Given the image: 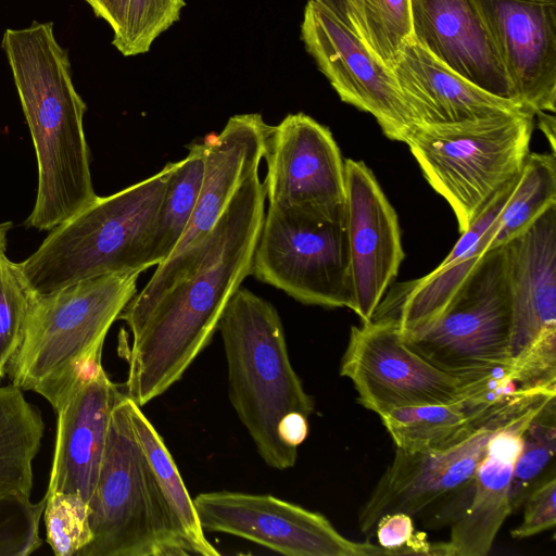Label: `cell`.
Returning a JSON list of instances; mask_svg holds the SVG:
<instances>
[{
  "label": "cell",
  "mask_w": 556,
  "mask_h": 556,
  "mask_svg": "<svg viewBox=\"0 0 556 556\" xmlns=\"http://www.w3.org/2000/svg\"><path fill=\"white\" fill-rule=\"evenodd\" d=\"M265 200L264 182L255 172L218 218L197 267L129 328L124 393L139 407L179 381L211 342L226 305L251 275Z\"/></svg>",
  "instance_id": "cell-1"
},
{
  "label": "cell",
  "mask_w": 556,
  "mask_h": 556,
  "mask_svg": "<svg viewBox=\"0 0 556 556\" xmlns=\"http://www.w3.org/2000/svg\"><path fill=\"white\" fill-rule=\"evenodd\" d=\"M5 53L33 139L38 188L25 226L51 230L89 205L97 194L90 173L83 118L87 105L72 81L67 51L53 23L8 28Z\"/></svg>",
  "instance_id": "cell-2"
},
{
  "label": "cell",
  "mask_w": 556,
  "mask_h": 556,
  "mask_svg": "<svg viewBox=\"0 0 556 556\" xmlns=\"http://www.w3.org/2000/svg\"><path fill=\"white\" fill-rule=\"evenodd\" d=\"M228 374L230 403L269 467L294 466L298 451L279 437L281 421L292 413L309 417L314 399L294 370L280 316L275 306L242 286L218 323Z\"/></svg>",
  "instance_id": "cell-3"
},
{
  "label": "cell",
  "mask_w": 556,
  "mask_h": 556,
  "mask_svg": "<svg viewBox=\"0 0 556 556\" xmlns=\"http://www.w3.org/2000/svg\"><path fill=\"white\" fill-rule=\"evenodd\" d=\"M140 273L101 275L36 294L8 375L55 410L92 361L112 324L137 293Z\"/></svg>",
  "instance_id": "cell-4"
},
{
  "label": "cell",
  "mask_w": 556,
  "mask_h": 556,
  "mask_svg": "<svg viewBox=\"0 0 556 556\" xmlns=\"http://www.w3.org/2000/svg\"><path fill=\"white\" fill-rule=\"evenodd\" d=\"M170 163L106 197L50 230L21 267L38 294L80 280L151 267L150 244Z\"/></svg>",
  "instance_id": "cell-5"
},
{
  "label": "cell",
  "mask_w": 556,
  "mask_h": 556,
  "mask_svg": "<svg viewBox=\"0 0 556 556\" xmlns=\"http://www.w3.org/2000/svg\"><path fill=\"white\" fill-rule=\"evenodd\" d=\"M534 113L527 109L452 124H415L406 143L424 177L464 232L516 179L529 154Z\"/></svg>",
  "instance_id": "cell-6"
},
{
  "label": "cell",
  "mask_w": 556,
  "mask_h": 556,
  "mask_svg": "<svg viewBox=\"0 0 556 556\" xmlns=\"http://www.w3.org/2000/svg\"><path fill=\"white\" fill-rule=\"evenodd\" d=\"M89 509L92 540L76 556L190 554L135 435L124 392L111 413Z\"/></svg>",
  "instance_id": "cell-7"
},
{
  "label": "cell",
  "mask_w": 556,
  "mask_h": 556,
  "mask_svg": "<svg viewBox=\"0 0 556 556\" xmlns=\"http://www.w3.org/2000/svg\"><path fill=\"white\" fill-rule=\"evenodd\" d=\"M251 275L302 304L353 311L345 211L323 215L268 206Z\"/></svg>",
  "instance_id": "cell-8"
},
{
  "label": "cell",
  "mask_w": 556,
  "mask_h": 556,
  "mask_svg": "<svg viewBox=\"0 0 556 556\" xmlns=\"http://www.w3.org/2000/svg\"><path fill=\"white\" fill-rule=\"evenodd\" d=\"M511 304L504 245L489 250L441 316L403 336L437 368L468 381L509 367Z\"/></svg>",
  "instance_id": "cell-9"
},
{
  "label": "cell",
  "mask_w": 556,
  "mask_h": 556,
  "mask_svg": "<svg viewBox=\"0 0 556 556\" xmlns=\"http://www.w3.org/2000/svg\"><path fill=\"white\" fill-rule=\"evenodd\" d=\"M271 126L258 113L231 116L219 134L204 139L201 189L189 225L172 255L156 266L118 319L132 327L170 287L198 265L208 236L242 182L258 172Z\"/></svg>",
  "instance_id": "cell-10"
},
{
  "label": "cell",
  "mask_w": 556,
  "mask_h": 556,
  "mask_svg": "<svg viewBox=\"0 0 556 556\" xmlns=\"http://www.w3.org/2000/svg\"><path fill=\"white\" fill-rule=\"evenodd\" d=\"M357 402L378 416L394 408L453 403L469 396L476 386L445 372L410 349L397 319L382 317L351 328L340 363Z\"/></svg>",
  "instance_id": "cell-11"
},
{
  "label": "cell",
  "mask_w": 556,
  "mask_h": 556,
  "mask_svg": "<svg viewBox=\"0 0 556 556\" xmlns=\"http://www.w3.org/2000/svg\"><path fill=\"white\" fill-rule=\"evenodd\" d=\"M193 503L204 531L239 536L287 556H391L380 545L343 536L323 514L269 494L204 492Z\"/></svg>",
  "instance_id": "cell-12"
},
{
  "label": "cell",
  "mask_w": 556,
  "mask_h": 556,
  "mask_svg": "<svg viewBox=\"0 0 556 556\" xmlns=\"http://www.w3.org/2000/svg\"><path fill=\"white\" fill-rule=\"evenodd\" d=\"M548 396L552 395H523L451 447L427 452L396 448L392 463L358 510L361 532L370 538L382 516L394 513L417 516L434 502L464 486L484 456L491 435Z\"/></svg>",
  "instance_id": "cell-13"
},
{
  "label": "cell",
  "mask_w": 556,
  "mask_h": 556,
  "mask_svg": "<svg viewBox=\"0 0 556 556\" xmlns=\"http://www.w3.org/2000/svg\"><path fill=\"white\" fill-rule=\"evenodd\" d=\"M302 40L342 101L371 114L391 140L415 125L391 70L378 61L323 0H308Z\"/></svg>",
  "instance_id": "cell-14"
},
{
  "label": "cell",
  "mask_w": 556,
  "mask_h": 556,
  "mask_svg": "<svg viewBox=\"0 0 556 556\" xmlns=\"http://www.w3.org/2000/svg\"><path fill=\"white\" fill-rule=\"evenodd\" d=\"M268 206L323 215L345 211V165L328 127L304 113L271 126L265 148Z\"/></svg>",
  "instance_id": "cell-15"
},
{
  "label": "cell",
  "mask_w": 556,
  "mask_h": 556,
  "mask_svg": "<svg viewBox=\"0 0 556 556\" xmlns=\"http://www.w3.org/2000/svg\"><path fill=\"white\" fill-rule=\"evenodd\" d=\"M344 165L353 312L366 323L396 278L404 251L396 212L371 169L352 159Z\"/></svg>",
  "instance_id": "cell-16"
},
{
  "label": "cell",
  "mask_w": 556,
  "mask_h": 556,
  "mask_svg": "<svg viewBox=\"0 0 556 556\" xmlns=\"http://www.w3.org/2000/svg\"><path fill=\"white\" fill-rule=\"evenodd\" d=\"M516 100L555 113L556 0H473Z\"/></svg>",
  "instance_id": "cell-17"
},
{
  "label": "cell",
  "mask_w": 556,
  "mask_h": 556,
  "mask_svg": "<svg viewBox=\"0 0 556 556\" xmlns=\"http://www.w3.org/2000/svg\"><path fill=\"white\" fill-rule=\"evenodd\" d=\"M101 358L83 370L54 410L56 437L47 493H72L89 503L112 409L122 391L109 378Z\"/></svg>",
  "instance_id": "cell-18"
},
{
  "label": "cell",
  "mask_w": 556,
  "mask_h": 556,
  "mask_svg": "<svg viewBox=\"0 0 556 556\" xmlns=\"http://www.w3.org/2000/svg\"><path fill=\"white\" fill-rule=\"evenodd\" d=\"M553 396L530 406L488 441L485 454L469 481V498L453 521L450 540L431 544V555L485 556L509 515L511 477L522 434L533 416Z\"/></svg>",
  "instance_id": "cell-19"
},
{
  "label": "cell",
  "mask_w": 556,
  "mask_h": 556,
  "mask_svg": "<svg viewBox=\"0 0 556 556\" xmlns=\"http://www.w3.org/2000/svg\"><path fill=\"white\" fill-rule=\"evenodd\" d=\"M410 22L412 39L438 61L481 89L518 102L473 0H410Z\"/></svg>",
  "instance_id": "cell-20"
},
{
  "label": "cell",
  "mask_w": 556,
  "mask_h": 556,
  "mask_svg": "<svg viewBox=\"0 0 556 556\" xmlns=\"http://www.w3.org/2000/svg\"><path fill=\"white\" fill-rule=\"evenodd\" d=\"M511 304L510 362L556 327V203L504 244Z\"/></svg>",
  "instance_id": "cell-21"
},
{
  "label": "cell",
  "mask_w": 556,
  "mask_h": 556,
  "mask_svg": "<svg viewBox=\"0 0 556 556\" xmlns=\"http://www.w3.org/2000/svg\"><path fill=\"white\" fill-rule=\"evenodd\" d=\"M391 72L415 124H452L526 109L468 81L412 38Z\"/></svg>",
  "instance_id": "cell-22"
},
{
  "label": "cell",
  "mask_w": 556,
  "mask_h": 556,
  "mask_svg": "<svg viewBox=\"0 0 556 556\" xmlns=\"http://www.w3.org/2000/svg\"><path fill=\"white\" fill-rule=\"evenodd\" d=\"M127 396V395H126ZM129 419L140 448L152 471L170 518L190 554L218 556L200 523L197 509L163 438L141 410L127 396Z\"/></svg>",
  "instance_id": "cell-23"
},
{
  "label": "cell",
  "mask_w": 556,
  "mask_h": 556,
  "mask_svg": "<svg viewBox=\"0 0 556 556\" xmlns=\"http://www.w3.org/2000/svg\"><path fill=\"white\" fill-rule=\"evenodd\" d=\"M43 433L42 415L23 390L12 382L0 386V494L30 495L33 462Z\"/></svg>",
  "instance_id": "cell-24"
},
{
  "label": "cell",
  "mask_w": 556,
  "mask_h": 556,
  "mask_svg": "<svg viewBox=\"0 0 556 556\" xmlns=\"http://www.w3.org/2000/svg\"><path fill=\"white\" fill-rule=\"evenodd\" d=\"M379 417L396 448L405 452L451 447L466 440L486 422H479L464 400L399 407Z\"/></svg>",
  "instance_id": "cell-25"
},
{
  "label": "cell",
  "mask_w": 556,
  "mask_h": 556,
  "mask_svg": "<svg viewBox=\"0 0 556 556\" xmlns=\"http://www.w3.org/2000/svg\"><path fill=\"white\" fill-rule=\"evenodd\" d=\"M188 151L182 160L170 163L154 223L149 252L150 266H157L172 255L195 208L203 175V140L189 144Z\"/></svg>",
  "instance_id": "cell-26"
},
{
  "label": "cell",
  "mask_w": 556,
  "mask_h": 556,
  "mask_svg": "<svg viewBox=\"0 0 556 556\" xmlns=\"http://www.w3.org/2000/svg\"><path fill=\"white\" fill-rule=\"evenodd\" d=\"M331 8L366 49L391 70L412 38L410 0H337Z\"/></svg>",
  "instance_id": "cell-27"
},
{
  "label": "cell",
  "mask_w": 556,
  "mask_h": 556,
  "mask_svg": "<svg viewBox=\"0 0 556 556\" xmlns=\"http://www.w3.org/2000/svg\"><path fill=\"white\" fill-rule=\"evenodd\" d=\"M556 203V156L527 155L515 188L497 217L488 251L504 245L523 231L544 210Z\"/></svg>",
  "instance_id": "cell-28"
},
{
  "label": "cell",
  "mask_w": 556,
  "mask_h": 556,
  "mask_svg": "<svg viewBox=\"0 0 556 556\" xmlns=\"http://www.w3.org/2000/svg\"><path fill=\"white\" fill-rule=\"evenodd\" d=\"M555 452L556 396L540 408L523 431L521 451L511 477L513 513L522 506L528 493L554 468L547 471Z\"/></svg>",
  "instance_id": "cell-29"
},
{
  "label": "cell",
  "mask_w": 556,
  "mask_h": 556,
  "mask_svg": "<svg viewBox=\"0 0 556 556\" xmlns=\"http://www.w3.org/2000/svg\"><path fill=\"white\" fill-rule=\"evenodd\" d=\"M36 294L21 264L0 252V380L21 346Z\"/></svg>",
  "instance_id": "cell-30"
},
{
  "label": "cell",
  "mask_w": 556,
  "mask_h": 556,
  "mask_svg": "<svg viewBox=\"0 0 556 556\" xmlns=\"http://www.w3.org/2000/svg\"><path fill=\"white\" fill-rule=\"evenodd\" d=\"M47 542L56 556H76L92 540L89 503L72 493H46Z\"/></svg>",
  "instance_id": "cell-31"
},
{
  "label": "cell",
  "mask_w": 556,
  "mask_h": 556,
  "mask_svg": "<svg viewBox=\"0 0 556 556\" xmlns=\"http://www.w3.org/2000/svg\"><path fill=\"white\" fill-rule=\"evenodd\" d=\"M184 0H128L124 28L112 45L125 56L146 53L179 20Z\"/></svg>",
  "instance_id": "cell-32"
},
{
  "label": "cell",
  "mask_w": 556,
  "mask_h": 556,
  "mask_svg": "<svg viewBox=\"0 0 556 556\" xmlns=\"http://www.w3.org/2000/svg\"><path fill=\"white\" fill-rule=\"evenodd\" d=\"M46 500V495L31 502L23 493L0 494V556H27L40 547Z\"/></svg>",
  "instance_id": "cell-33"
},
{
  "label": "cell",
  "mask_w": 556,
  "mask_h": 556,
  "mask_svg": "<svg viewBox=\"0 0 556 556\" xmlns=\"http://www.w3.org/2000/svg\"><path fill=\"white\" fill-rule=\"evenodd\" d=\"M508 372L520 389H556V327L544 330L514 358Z\"/></svg>",
  "instance_id": "cell-34"
},
{
  "label": "cell",
  "mask_w": 556,
  "mask_h": 556,
  "mask_svg": "<svg viewBox=\"0 0 556 556\" xmlns=\"http://www.w3.org/2000/svg\"><path fill=\"white\" fill-rule=\"evenodd\" d=\"M556 475L553 468L526 496L522 522L510 531L521 540L553 529L556 525Z\"/></svg>",
  "instance_id": "cell-35"
},
{
  "label": "cell",
  "mask_w": 556,
  "mask_h": 556,
  "mask_svg": "<svg viewBox=\"0 0 556 556\" xmlns=\"http://www.w3.org/2000/svg\"><path fill=\"white\" fill-rule=\"evenodd\" d=\"M375 534L379 545L390 555H431L427 535L415 531L413 517L405 513L382 516Z\"/></svg>",
  "instance_id": "cell-36"
},
{
  "label": "cell",
  "mask_w": 556,
  "mask_h": 556,
  "mask_svg": "<svg viewBox=\"0 0 556 556\" xmlns=\"http://www.w3.org/2000/svg\"><path fill=\"white\" fill-rule=\"evenodd\" d=\"M517 180L518 177L494 195L483 211L472 220L469 227L460 233V238L441 264H447L467 253L493 228Z\"/></svg>",
  "instance_id": "cell-37"
},
{
  "label": "cell",
  "mask_w": 556,
  "mask_h": 556,
  "mask_svg": "<svg viewBox=\"0 0 556 556\" xmlns=\"http://www.w3.org/2000/svg\"><path fill=\"white\" fill-rule=\"evenodd\" d=\"M92 9L94 15L104 20L111 26L114 37L121 35L126 12L128 0H84Z\"/></svg>",
  "instance_id": "cell-38"
},
{
  "label": "cell",
  "mask_w": 556,
  "mask_h": 556,
  "mask_svg": "<svg viewBox=\"0 0 556 556\" xmlns=\"http://www.w3.org/2000/svg\"><path fill=\"white\" fill-rule=\"evenodd\" d=\"M308 434V417L292 413L288 415L279 426V437L290 448L298 451L300 444Z\"/></svg>",
  "instance_id": "cell-39"
},
{
  "label": "cell",
  "mask_w": 556,
  "mask_h": 556,
  "mask_svg": "<svg viewBox=\"0 0 556 556\" xmlns=\"http://www.w3.org/2000/svg\"><path fill=\"white\" fill-rule=\"evenodd\" d=\"M535 115L539 116V126L543 134L546 136L549 141L552 152L555 153V117L554 114H548L547 112H539Z\"/></svg>",
  "instance_id": "cell-40"
},
{
  "label": "cell",
  "mask_w": 556,
  "mask_h": 556,
  "mask_svg": "<svg viewBox=\"0 0 556 556\" xmlns=\"http://www.w3.org/2000/svg\"><path fill=\"white\" fill-rule=\"evenodd\" d=\"M11 227H12L11 222H5V223L0 224V252H5L7 235Z\"/></svg>",
  "instance_id": "cell-41"
},
{
  "label": "cell",
  "mask_w": 556,
  "mask_h": 556,
  "mask_svg": "<svg viewBox=\"0 0 556 556\" xmlns=\"http://www.w3.org/2000/svg\"><path fill=\"white\" fill-rule=\"evenodd\" d=\"M323 1H325L328 5L332 7L337 0H323Z\"/></svg>",
  "instance_id": "cell-42"
}]
</instances>
